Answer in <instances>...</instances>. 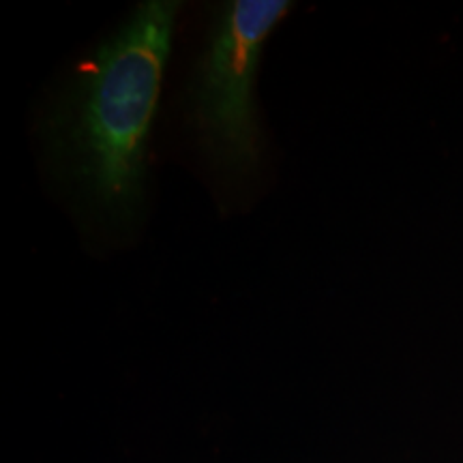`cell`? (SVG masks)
I'll list each match as a JSON object with an SVG mask.
<instances>
[{
  "label": "cell",
  "mask_w": 463,
  "mask_h": 463,
  "mask_svg": "<svg viewBox=\"0 0 463 463\" xmlns=\"http://www.w3.org/2000/svg\"><path fill=\"white\" fill-rule=\"evenodd\" d=\"M176 0H146L80 67L48 120L62 176L90 215L127 225L146 187L148 137L172 50Z\"/></svg>",
  "instance_id": "1"
},
{
  "label": "cell",
  "mask_w": 463,
  "mask_h": 463,
  "mask_svg": "<svg viewBox=\"0 0 463 463\" xmlns=\"http://www.w3.org/2000/svg\"><path fill=\"white\" fill-rule=\"evenodd\" d=\"M289 7L288 0L222 5L191 80V118L202 153L230 183H245L262 167L256 73L266 39Z\"/></svg>",
  "instance_id": "2"
}]
</instances>
